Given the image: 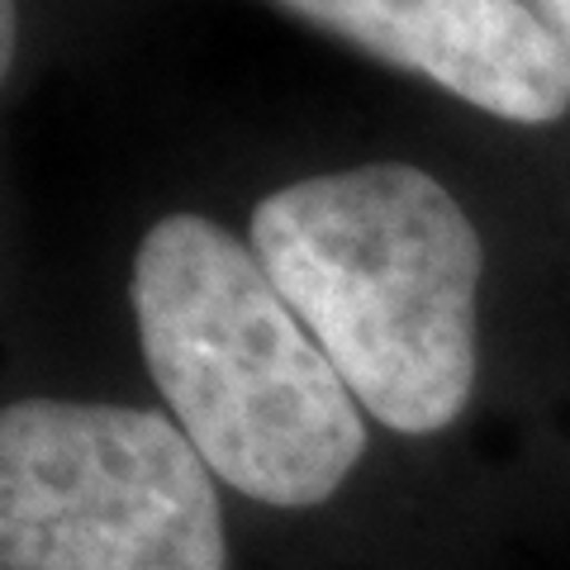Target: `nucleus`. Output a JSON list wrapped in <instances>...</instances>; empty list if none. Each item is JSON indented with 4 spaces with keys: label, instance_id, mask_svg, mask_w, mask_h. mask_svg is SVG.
Returning a JSON list of instances; mask_svg holds the SVG:
<instances>
[{
    "label": "nucleus",
    "instance_id": "f03ea898",
    "mask_svg": "<svg viewBox=\"0 0 570 570\" xmlns=\"http://www.w3.org/2000/svg\"><path fill=\"white\" fill-rule=\"evenodd\" d=\"M129 299L153 385L224 485L272 509L343 490L366 456L362 404L253 247L167 214L138 243Z\"/></svg>",
    "mask_w": 570,
    "mask_h": 570
},
{
    "label": "nucleus",
    "instance_id": "20e7f679",
    "mask_svg": "<svg viewBox=\"0 0 570 570\" xmlns=\"http://www.w3.org/2000/svg\"><path fill=\"white\" fill-rule=\"evenodd\" d=\"M305 24L419 71L509 124L570 110V58L528 0H276Z\"/></svg>",
    "mask_w": 570,
    "mask_h": 570
},
{
    "label": "nucleus",
    "instance_id": "39448f33",
    "mask_svg": "<svg viewBox=\"0 0 570 570\" xmlns=\"http://www.w3.org/2000/svg\"><path fill=\"white\" fill-rule=\"evenodd\" d=\"M528 6L542 14V24L557 33V43L566 48V58H570V0H528Z\"/></svg>",
    "mask_w": 570,
    "mask_h": 570
},
{
    "label": "nucleus",
    "instance_id": "f257e3e1",
    "mask_svg": "<svg viewBox=\"0 0 570 570\" xmlns=\"http://www.w3.org/2000/svg\"><path fill=\"white\" fill-rule=\"evenodd\" d=\"M247 247L371 419L404 438L461 419L485 253L438 176L409 163L309 176L253 209Z\"/></svg>",
    "mask_w": 570,
    "mask_h": 570
},
{
    "label": "nucleus",
    "instance_id": "7ed1b4c3",
    "mask_svg": "<svg viewBox=\"0 0 570 570\" xmlns=\"http://www.w3.org/2000/svg\"><path fill=\"white\" fill-rule=\"evenodd\" d=\"M0 570H228L209 461L157 409L6 404Z\"/></svg>",
    "mask_w": 570,
    "mask_h": 570
},
{
    "label": "nucleus",
    "instance_id": "423d86ee",
    "mask_svg": "<svg viewBox=\"0 0 570 570\" xmlns=\"http://www.w3.org/2000/svg\"><path fill=\"white\" fill-rule=\"evenodd\" d=\"M0 33H6V43H0V67H10V58H14V0H6V14H0Z\"/></svg>",
    "mask_w": 570,
    "mask_h": 570
}]
</instances>
